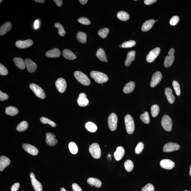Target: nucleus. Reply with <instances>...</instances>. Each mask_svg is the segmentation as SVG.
<instances>
[{"label": "nucleus", "mask_w": 191, "mask_h": 191, "mask_svg": "<svg viewBox=\"0 0 191 191\" xmlns=\"http://www.w3.org/2000/svg\"><path fill=\"white\" fill-rule=\"evenodd\" d=\"M91 77L98 83L102 84L108 81V77L103 73L93 71L90 73Z\"/></svg>", "instance_id": "obj_1"}, {"label": "nucleus", "mask_w": 191, "mask_h": 191, "mask_svg": "<svg viewBox=\"0 0 191 191\" xmlns=\"http://www.w3.org/2000/svg\"><path fill=\"white\" fill-rule=\"evenodd\" d=\"M125 123L127 133L133 134L135 130V123L133 117L130 114H127L125 118Z\"/></svg>", "instance_id": "obj_2"}, {"label": "nucleus", "mask_w": 191, "mask_h": 191, "mask_svg": "<svg viewBox=\"0 0 191 191\" xmlns=\"http://www.w3.org/2000/svg\"><path fill=\"white\" fill-rule=\"evenodd\" d=\"M74 75L79 82L85 86H88L90 84V81L88 77L84 73L79 71L74 73Z\"/></svg>", "instance_id": "obj_3"}, {"label": "nucleus", "mask_w": 191, "mask_h": 191, "mask_svg": "<svg viewBox=\"0 0 191 191\" xmlns=\"http://www.w3.org/2000/svg\"><path fill=\"white\" fill-rule=\"evenodd\" d=\"M89 150L93 158L98 159L101 157V152L99 144L94 143L92 144L89 147Z\"/></svg>", "instance_id": "obj_4"}, {"label": "nucleus", "mask_w": 191, "mask_h": 191, "mask_svg": "<svg viewBox=\"0 0 191 191\" xmlns=\"http://www.w3.org/2000/svg\"><path fill=\"white\" fill-rule=\"evenodd\" d=\"M29 87L37 97L42 99L46 98V94L44 91L38 85L32 83L29 85Z\"/></svg>", "instance_id": "obj_5"}, {"label": "nucleus", "mask_w": 191, "mask_h": 191, "mask_svg": "<svg viewBox=\"0 0 191 191\" xmlns=\"http://www.w3.org/2000/svg\"><path fill=\"white\" fill-rule=\"evenodd\" d=\"M161 125L166 131H171L172 127V122L171 119L169 116L165 115L163 116L161 120Z\"/></svg>", "instance_id": "obj_6"}, {"label": "nucleus", "mask_w": 191, "mask_h": 191, "mask_svg": "<svg viewBox=\"0 0 191 191\" xmlns=\"http://www.w3.org/2000/svg\"><path fill=\"white\" fill-rule=\"evenodd\" d=\"M118 117L115 113H112L110 114L108 119V125L110 130L114 131L117 128Z\"/></svg>", "instance_id": "obj_7"}, {"label": "nucleus", "mask_w": 191, "mask_h": 191, "mask_svg": "<svg viewBox=\"0 0 191 191\" xmlns=\"http://www.w3.org/2000/svg\"><path fill=\"white\" fill-rule=\"evenodd\" d=\"M160 49L159 48H156L152 50L149 53L146 57V60L149 63H152L154 61L155 59L159 55Z\"/></svg>", "instance_id": "obj_8"}, {"label": "nucleus", "mask_w": 191, "mask_h": 191, "mask_svg": "<svg viewBox=\"0 0 191 191\" xmlns=\"http://www.w3.org/2000/svg\"><path fill=\"white\" fill-rule=\"evenodd\" d=\"M162 78V75L160 72L159 71L155 72L152 75L150 86L152 88H154L161 81Z\"/></svg>", "instance_id": "obj_9"}, {"label": "nucleus", "mask_w": 191, "mask_h": 191, "mask_svg": "<svg viewBox=\"0 0 191 191\" xmlns=\"http://www.w3.org/2000/svg\"><path fill=\"white\" fill-rule=\"evenodd\" d=\"M55 85L57 90L61 93H63L66 90L67 86L66 80L63 78L58 79L56 82Z\"/></svg>", "instance_id": "obj_10"}, {"label": "nucleus", "mask_w": 191, "mask_h": 191, "mask_svg": "<svg viewBox=\"0 0 191 191\" xmlns=\"http://www.w3.org/2000/svg\"><path fill=\"white\" fill-rule=\"evenodd\" d=\"M179 149L180 146L178 144L170 142L164 145L163 151L165 153H169L177 150Z\"/></svg>", "instance_id": "obj_11"}, {"label": "nucleus", "mask_w": 191, "mask_h": 191, "mask_svg": "<svg viewBox=\"0 0 191 191\" xmlns=\"http://www.w3.org/2000/svg\"><path fill=\"white\" fill-rule=\"evenodd\" d=\"M30 176L33 187L35 191H42V186L41 183L37 180L34 174L31 173Z\"/></svg>", "instance_id": "obj_12"}, {"label": "nucleus", "mask_w": 191, "mask_h": 191, "mask_svg": "<svg viewBox=\"0 0 191 191\" xmlns=\"http://www.w3.org/2000/svg\"><path fill=\"white\" fill-rule=\"evenodd\" d=\"M33 44V40L27 39L24 40H18L15 43V46L20 49H24L30 47Z\"/></svg>", "instance_id": "obj_13"}, {"label": "nucleus", "mask_w": 191, "mask_h": 191, "mask_svg": "<svg viewBox=\"0 0 191 191\" xmlns=\"http://www.w3.org/2000/svg\"><path fill=\"white\" fill-rule=\"evenodd\" d=\"M22 147L24 150L33 155H36L38 153V150L36 147L30 144L24 143L22 144Z\"/></svg>", "instance_id": "obj_14"}, {"label": "nucleus", "mask_w": 191, "mask_h": 191, "mask_svg": "<svg viewBox=\"0 0 191 191\" xmlns=\"http://www.w3.org/2000/svg\"><path fill=\"white\" fill-rule=\"evenodd\" d=\"M160 167L167 170H171L175 166V162L171 160L164 159L161 160L160 163Z\"/></svg>", "instance_id": "obj_15"}, {"label": "nucleus", "mask_w": 191, "mask_h": 191, "mask_svg": "<svg viewBox=\"0 0 191 191\" xmlns=\"http://www.w3.org/2000/svg\"><path fill=\"white\" fill-rule=\"evenodd\" d=\"M77 102L79 106L85 107L89 104V101L86 98V94L85 93H81L79 95L77 100Z\"/></svg>", "instance_id": "obj_16"}, {"label": "nucleus", "mask_w": 191, "mask_h": 191, "mask_svg": "<svg viewBox=\"0 0 191 191\" xmlns=\"http://www.w3.org/2000/svg\"><path fill=\"white\" fill-rule=\"evenodd\" d=\"M55 135L52 133H46V143L50 146L55 145L58 143V141L55 139Z\"/></svg>", "instance_id": "obj_17"}, {"label": "nucleus", "mask_w": 191, "mask_h": 191, "mask_svg": "<svg viewBox=\"0 0 191 191\" xmlns=\"http://www.w3.org/2000/svg\"><path fill=\"white\" fill-rule=\"evenodd\" d=\"M26 67H27V71L29 73L35 72L37 68L36 64L34 63L30 59H26L24 60Z\"/></svg>", "instance_id": "obj_18"}, {"label": "nucleus", "mask_w": 191, "mask_h": 191, "mask_svg": "<svg viewBox=\"0 0 191 191\" xmlns=\"http://www.w3.org/2000/svg\"><path fill=\"white\" fill-rule=\"evenodd\" d=\"M10 160L7 157L5 156H1L0 157V171H3L4 169L10 164Z\"/></svg>", "instance_id": "obj_19"}, {"label": "nucleus", "mask_w": 191, "mask_h": 191, "mask_svg": "<svg viewBox=\"0 0 191 191\" xmlns=\"http://www.w3.org/2000/svg\"><path fill=\"white\" fill-rule=\"evenodd\" d=\"M125 151L123 147L119 146L116 149V151L114 153V156L116 161H119L122 159L125 154Z\"/></svg>", "instance_id": "obj_20"}, {"label": "nucleus", "mask_w": 191, "mask_h": 191, "mask_svg": "<svg viewBox=\"0 0 191 191\" xmlns=\"http://www.w3.org/2000/svg\"><path fill=\"white\" fill-rule=\"evenodd\" d=\"M12 27L11 23L9 22H7L4 23L0 27V35L1 36L4 35L5 34L7 33V32L10 31Z\"/></svg>", "instance_id": "obj_21"}, {"label": "nucleus", "mask_w": 191, "mask_h": 191, "mask_svg": "<svg viewBox=\"0 0 191 191\" xmlns=\"http://www.w3.org/2000/svg\"><path fill=\"white\" fill-rule=\"evenodd\" d=\"M60 50L56 48L48 51L46 53V56L50 58H56L60 56Z\"/></svg>", "instance_id": "obj_22"}, {"label": "nucleus", "mask_w": 191, "mask_h": 191, "mask_svg": "<svg viewBox=\"0 0 191 191\" xmlns=\"http://www.w3.org/2000/svg\"><path fill=\"white\" fill-rule=\"evenodd\" d=\"M164 93L169 103L173 104L175 101V97L172 94V91L171 88H166Z\"/></svg>", "instance_id": "obj_23"}, {"label": "nucleus", "mask_w": 191, "mask_h": 191, "mask_svg": "<svg viewBox=\"0 0 191 191\" xmlns=\"http://www.w3.org/2000/svg\"><path fill=\"white\" fill-rule=\"evenodd\" d=\"M155 22V20L151 19L146 21L144 23L142 27V30L143 32H146L151 29Z\"/></svg>", "instance_id": "obj_24"}, {"label": "nucleus", "mask_w": 191, "mask_h": 191, "mask_svg": "<svg viewBox=\"0 0 191 191\" xmlns=\"http://www.w3.org/2000/svg\"><path fill=\"white\" fill-rule=\"evenodd\" d=\"M135 55L136 52L135 51H130L128 52L125 63V66L128 67L131 65L132 62L134 61Z\"/></svg>", "instance_id": "obj_25"}, {"label": "nucleus", "mask_w": 191, "mask_h": 191, "mask_svg": "<svg viewBox=\"0 0 191 191\" xmlns=\"http://www.w3.org/2000/svg\"><path fill=\"white\" fill-rule=\"evenodd\" d=\"M63 55L65 58L69 60H74L77 58L75 54L68 49L64 50L63 52Z\"/></svg>", "instance_id": "obj_26"}, {"label": "nucleus", "mask_w": 191, "mask_h": 191, "mask_svg": "<svg viewBox=\"0 0 191 191\" xmlns=\"http://www.w3.org/2000/svg\"><path fill=\"white\" fill-rule=\"evenodd\" d=\"M135 86V84L133 82H130L127 83L123 88V92L125 94H128L131 93L133 91Z\"/></svg>", "instance_id": "obj_27"}, {"label": "nucleus", "mask_w": 191, "mask_h": 191, "mask_svg": "<svg viewBox=\"0 0 191 191\" xmlns=\"http://www.w3.org/2000/svg\"><path fill=\"white\" fill-rule=\"evenodd\" d=\"M96 55L101 61L106 62V63L108 62L106 54L105 53V51L102 48H100L98 50L97 52H96Z\"/></svg>", "instance_id": "obj_28"}, {"label": "nucleus", "mask_w": 191, "mask_h": 191, "mask_svg": "<svg viewBox=\"0 0 191 191\" xmlns=\"http://www.w3.org/2000/svg\"><path fill=\"white\" fill-rule=\"evenodd\" d=\"M14 61L18 68L21 69H24L25 68L26 65L24 61L22 58L20 57H16L14 59Z\"/></svg>", "instance_id": "obj_29"}, {"label": "nucleus", "mask_w": 191, "mask_h": 191, "mask_svg": "<svg viewBox=\"0 0 191 191\" xmlns=\"http://www.w3.org/2000/svg\"><path fill=\"white\" fill-rule=\"evenodd\" d=\"M18 112V109L13 106H9L5 109L6 114L11 116L16 115Z\"/></svg>", "instance_id": "obj_30"}, {"label": "nucleus", "mask_w": 191, "mask_h": 191, "mask_svg": "<svg viewBox=\"0 0 191 191\" xmlns=\"http://www.w3.org/2000/svg\"><path fill=\"white\" fill-rule=\"evenodd\" d=\"M117 16L119 19L123 21H127L130 18L129 14L124 11H121L118 12Z\"/></svg>", "instance_id": "obj_31"}, {"label": "nucleus", "mask_w": 191, "mask_h": 191, "mask_svg": "<svg viewBox=\"0 0 191 191\" xmlns=\"http://www.w3.org/2000/svg\"><path fill=\"white\" fill-rule=\"evenodd\" d=\"M87 182L89 184L92 185L97 188L100 187L102 186L101 181L96 178L91 177L88 178Z\"/></svg>", "instance_id": "obj_32"}, {"label": "nucleus", "mask_w": 191, "mask_h": 191, "mask_svg": "<svg viewBox=\"0 0 191 191\" xmlns=\"http://www.w3.org/2000/svg\"><path fill=\"white\" fill-rule=\"evenodd\" d=\"M175 59L174 56H167L164 60V65L166 68H168L173 64Z\"/></svg>", "instance_id": "obj_33"}, {"label": "nucleus", "mask_w": 191, "mask_h": 191, "mask_svg": "<svg viewBox=\"0 0 191 191\" xmlns=\"http://www.w3.org/2000/svg\"><path fill=\"white\" fill-rule=\"evenodd\" d=\"M77 38L80 42L82 43H85L87 41V35L85 33L80 32L77 33Z\"/></svg>", "instance_id": "obj_34"}, {"label": "nucleus", "mask_w": 191, "mask_h": 191, "mask_svg": "<svg viewBox=\"0 0 191 191\" xmlns=\"http://www.w3.org/2000/svg\"><path fill=\"white\" fill-rule=\"evenodd\" d=\"M85 127L88 131L94 133L97 131V127L96 124L91 122H88L85 124Z\"/></svg>", "instance_id": "obj_35"}, {"label": "nucleus", "mask_w": 191, "mask_h": 191, "mask_svg": "<svg viewBox=\"0 0 191 191\" xmlns=\"http://www.w3.org/2000/svg\"><path fill=\"white\" fill-rule=\"evenodd\" d=\"M29 127V124L26 121H22L18 124L16 127V130L18 132H23L26 131Z\"/></svg>", "instance_id": "obj_36"}, {"label": "nucleus", "mask_w": 191, "mask_h": 191, "mask_svg": "<svg viewBox=\"0 0 191 191\" xmlns=\"http://www.w3.org/2000/svg\"><path fill=\"white\" fill-rule=\"evenodd\" d=\"M124 165L126 170L128 172L132 171L134 167L133 161L130 160H127L124 163Z\"/></svg>", "instance_id": "obj_37"}, {"label": "nucleus", "mask_w": 191, "mask_h": 191, "mask_svg": "<svg viewBox=\"0 0 191 191\" xmlns=\"http://www.w3.org/2000/svg\"><path fill=\"white\" fill-rule=\"evenodd\" d=\"M70 151L72 154H75L78 152V147L77 144L74 142L70 143L68 145Z\"/></svg>", "instance_id": "obj_38"}, {"label": "nucleus", "mask_w": 191, "mask_h": 191, "mask_svg": "<svg viewBox=\"0 0 191 191\" xmlns=\"http://www.w3.org/2000/svg\"><path fill=\"white\" fill-rule=\"evenodd\" d=\"M140 119L144 123L148 124L150 123V116L148 112L147 111H145L143 114H141L140 117Z\"/></svg>", "instance_id": "obj_39"}, {"label": "nucleus", "mask_w": 191, "mask_h": 191, "mask_svg": "<svg viewBox=\"0 0 191 191\" xmlns=\"http://www.w3.org/2000/svg\"><path fill=\"white\" fill-rule=\"evenodd\" d=\"M159 107L158 105H153L151 107V114L153 117H156L157 116L158 114H159Z\"/></svg>", "instance_id": "obj_40"}, {"label": "nucleus", "mask_w": 191, "mask_h": 191, "mask_svg": "<svg viewBox=\"0 0 191 191\" xmlns=\"http://www.w3.org/2000/svg\"><path fill=\"white\" fill-rule=\"evenodd\" d=\"M40 122L43 124H48L50 125L52 127H55L56 126V124L55 122H53L46 118L41 117L40 119Z\"/></svg>", "instance_id": "obj_41"}, {"label": "nucleus", "mask_w": 191, "mask_h": 191, "mask_svg": "<svg viewBox=\"0 0 191 191\" xmlns=\"http://www.w3.org/2000/svg\"><path fill=\"white\" fill-rule=\"evenodd\" d=\"M109 29L107 28H104L99 31L98 35L102 38H106L107 36Z\"/></svg>", "instance_id": "obj_42"}, {"label": "nucleus", "mask_w": 191, "mask_h": 191, "mask_svg": "<svg viewBox=\"0 0 191 191\" xmlns=\"http://www.w3.org/2000/svg\"><path fill=\"white\" fill-rule=\"evenodd\" d=\"M55 27L58 29V34L60 36L64 37L66 32L65 31L63 26L61 24L59 23H56L55 24Z\"/></svg>", "instance_id": "obj_43"}, {"label": "nucleus", "mask_w": 191, "mask_h": 191, "mask_svg": "<svg viewBox=\"0 0 191 191\" xmlns=\"http://www.w3.org/2000/svg\"><path fill=\"white\" fill-rule=\"evenodd\" d=\"M172 85H173V88L177 96H179L181 92L179 83L176 81L174 80L172 83Z\"/></svg>", "instance_id": "obj_44"}, {"label": "nucleus", "mask_w": 191, "mask_h": 191, "mask_svg": "<svg viewBox=\"0 0 191 191\" xmlns=\"http://www.w3.org/2000/svg\"><path fill=\"white\" fill-rule=\"evenodd\" d=\"M136 42L134 40H130L122 43V47L124 48H131L135 46Z\"/></svg>", "instance_id": "obj_45"}, {"label": "nucleus", "mask_w": 191, "mask_h": 191, "mask_svg": "<svg viewBox=\"0 0 191 191\" xmlns=\"http://www.w3.org/2000/svg\"><path fill=\"white\" fill-rule=\"evenodd\" d=\"M144 148V145L142 142H140L137 144L135 150V152L136 154H139L142 153Z\"/></svg>", "instance_id": "obj_46"}, {"label": "nucleus", "mask_w": 191, "mask_h": 191, "mask_svg": "<svg viewBox=\"0 0 191 191\" xmlns=\"http://www.w3.org/2000/svg\"><path fill=\"white\" fill-rule=\"evenodd\" d=\"M77 21L81 24L85 25H88L91 24V22L90 20L85 17H81L78 18Z\"/></svg>", "instance_id": "obj_47"}, {"label": "nucleus", "mask_w": 191, "mask_h": 191, "mask_svg": "<svg viewBox=\"0 0 191 191\" xmlns=\"http://www.w3.org/2000/svg\"><path fill=\"white\" fill-rule=\"evenodd\" d=\"M141 191H154V187L153 184L149 183L142 188Z\"/></svg>", "instance_id": "obj_48"}, {"label": "nucleus", "mask_w": 191, "mask_h": 191, "mask_svg": "<svg viewBox=\"0 0 191 191\" xmlns=\"http://www.w3.org/2000/svg\"><path fill=\"white\" fill-rule=\"evenodd\" d=\"M179 21V17L174 16L172 17L170 21V24L171 25L174 26L178 24Z\"/></svg>", "instance_id": "obj_49"}, {"label": "nucleus", "mask_w": 191, "mask_h": 191, "mask_svg": "<svg viewBox=\"0 0 191 191\" xmlns=\"http://www.w3.org/2000/svg\"><path fill=\"white\" fill-rule=\"evenodd\" d=\"M8 71L5 67L3 65L0 64V74L1 75H6L8 74Z\"/></svg>", "instance_id": "obj_50"}, {"label": "nucleus", "mask_w": 191, "mask_h": 191, "mask_svg": "<svg viewBox=\"0 0 191 191\" xmlns=\"http://www.w3.org/2000/svg\"><path fill=\"white\" fill-rule=\"evenodd\" d=\"M8 99L9 96L7 94L0 91V100L1 101H3L5 100H7Z\"/></svg>", "instance_id": "obj_51"}, {"label": "nucleus", "mask_w": 191, "mask_h": 191, "mask_svg": "<svg viewBox=\"0 0 191 191\" xmlns=\"http://www.w3.org/2000/svg\"><path fill=\"white\" fill-rule=\"evenodd\" d=\"M72 188L73 191H83L80 186L75 183L72 184Z\"/></svg>", "instance_id": "obj_52"}, {"label": "nucleus", "mask_w": 191, "mask_h": 191, "mask_svg": "<svg viewBox=\"0 0 191 191\" xmlns=\"http://www.w3.org/2000/svg\"><path fill=\"white\" fill-rule=\"evenodd\" d=\"M20 184L19 183H15L11 188V191H18L19 188Z\"/></svg>", "instance_id": "obj_53"}, {"label": "nucleus", "mask_w": 191, "mask_h": 191, "mask_svg": "<svg viewBox=\"0 0 191 191\" xmlns=\"http://www.w3.org/2000/svg\"><path fill=\"white\" fill-rule=\"evenodd\" d=\"M156 0H145L144 2L145 4L146 5H150L156 2Z\"/></svg>", "instance_id": "obj_54"}, {"label": "nucleus", "mask_w": 191, "mask_h": 191, "mask_svg": "<svg viewBox=\"0 0 191 191\" xmlns=\"http://www.w3.org/2000/svg\"><path fill=\"white\" fill-rule=\"evenodd\" d=\"M54 1L58 7H61L63 5V1L62 0H54Z\"/></svg>", "instance_id": "obj_55"}, {"label": "nucleus", "mask_w": 191, "mask_h": 191, "mask_svg": "<svg viewBox=\"0 0 191 191\" xmlns=\"http://www.w3.org/2000/svg\"><path fill=\"white\" fill-rule=\"evenodd\" d=\"M175 50L173 48H172V49L170 50L168 52V54L169 56H173L174 54L175 53Z\"/></svg>", "instance_id": "obj_56"}, {"label": "nucleus", "mask_w": 191, "mask_h": 191, "mask_svg": "<svg viewBox=\"0 0 191 191\" xmlns=\"http://www.w3.org/2000/svg\"><path fill=\"white\" fill-rule=\"evenodd\" d=\"M34 27H35V29H38L39 26V21L38 20H36L35 21V24H34Z\"/></svg>", "instance_id": "obj_57"}, {"label": "nucleus", "mask_w": 191, "mask_h": 191, "mask_svg": "<svg viewBox=\"0 0 191 191\" xmlns=\"http://www.w3.org/2000/svg\"><path fill=\"white\" fill-rule=\"evenodd\" d=\"M79 1H80L81 4L83 5H84L87 3L88 2V1H87V0H80Z\"/></svg>", "instance_id": "obj_58"}, {"label": "nucleus", "mask_w": 191, "mask_h": 191, "mask_svg": "<svg viewBox=\"0 0 191 191\" xmlns=\"http://www.w3.org/2000/svg\"><path fill=\"white\" fill-rule=\"evenodd\" d=\"M35 1L36 2L39 3H43L45 2L44 0H35Z\"/></svg>", "instance_id": "obj_59"}, {"label": "nucleus", "mask_w": 191, "mask_h": 191, "mask_svg": "<svg viewBox=\"0 0 191 191\" xmlns=\"http://www.w3.org/2000/svg\"><path fill=\"white\" fill-rule=\"evenodd\" d=\"M60 191H67V190H66V189H65L64 188H62L61 189H60Z\"/></svg>", "instance_id": "obj_60"}, {"label": "nucleus", "mask_w": 191, "mask_h": 191, "mask_svg": "<svg viewBox=\"0 0 191 191\" xmlns=\"http://www.w3.org/2000/svg\"><path fill=\"white\" fill-rule=\"evenodd\" d=\"M190 171H189V175H190V176L191 177V165L190 167Z\"/></svg>", "instance_id": "obj_61"}, {"label": "nucleus", "mask_w": 191, "mask_h": 191, "mask_svg": "<svg viewBox=\"0 0 191 191\" xmlns=\"http://www.w3.org/2000/svg\"><path fill=\"white\" fill-rule=\"evenodd\" d=\"M119 47L120 48H122V45H120L119 46Z\"/></svg>", "instance_id": "obj_62"}, {"label": "nucleus", "mask_w": 191, "mask_h": 191, "mask_svg": "<svg viewBox=\"0 0 191 191\" xmlns=\"http://www.w3.org/2000/svg\"><path fill=\"white\" fill-rule=\"evenodd\" d=\"M1 1V2H0V3H1V2H2V1H1H1Z\"/></svg>", "instance_id": "obj_63"}, {"label": "nucleus", "mask_w": 191, "mask_h": 191, "mask_svg": "<svg viewBox=\"0 0 191 191\" xmlns=\"http://www.w3.org/2000/svg\"><path fill=\"white\" fill-rule=\"evenodd\" d=\"M188 191V190H185V191Z\"/></svg>", "instance_id": "obj_64"}]
</instances>
